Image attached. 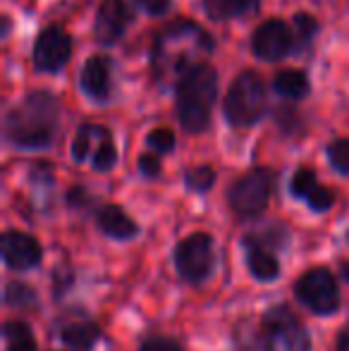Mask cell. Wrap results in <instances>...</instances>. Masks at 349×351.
I'll return each mask as SVG.
<instances>
[{
    "label": "cell",
    "instance_id": "1",
    "mask_svg": "<svg viewBox=\"0 0 349 351\" xmlns=\"http://www.w3.org/2000/svg\"><path fill=\"white\" fill-rule=\"evenodd\" d=\"M215 53V38L204 24L180 17L151 38L149 72L158 88H173L177 79Z\"/></svg>",
    "mask_w": 349,
    "mask_h": 351
},
{
    "label": "cell",
    "instance_id": "2",
    "mask_svg": "<svg viewBox=\"0 0 349 351\" xmlns=\"http://www.w3.org/2000/svg\"><path fill=\"white\" fill-rule=\"evenodd\" d=\"M60 132V98L38 88L19 98L3 117V136L17 151H46Z\"/></svg>",
    "mask_w": 349,
    "mask_h": 351
},
{
    "label": "cell",
    "instance_id": "3",
    "mask_svg": "<svg viewBox=\"0 0 349 351\" xmlns=\"http://www.w3.org/2000/svg\"><path fill=\"white\" fill-rule=\"evenodd\" d=\"M220 77L208 60L186 70L173 86L177 122L186 134H204L213 120V108L218 101Z\"/></svg>",
    "mask_w": 349,
    "mask_h": 351
},
{
    "label": "cell",
    "instance_id": "4",
    "mask_svg": "<svg viewBox=\"0 0 349 351\" xmlns=\"http://www.w3.org/2000/svg\"><path fill=\"white\" fill-rule=\"evenodd\" d=\"M268 112V88L258 72L244 70L232 79L223 98V117L232 130L256 127Z\"/></svg>",
    "mask_w": 349,
    "mask_h": 351
},
{
    "label": "cell",
    "instance_id": "5",
    "mask_svg": "<svg viewBox=\"0 0 349 351\" xmlns=\"http://www.w3.org/2000/svg\"><path fill=\"white\" fill-rule=\"evenodd\" d=\"M275 189V172L270 167H252L230 184L228 206L242 220L263 215Z\"/></svg>",
    "mask_w": 349,
    "mask_h": 351
},
{
    "label": "cell",
    "instance_id": "6",
    "mask_svg": "<svg viewBox=\"0 0 349 351\" xmlns=\"http://www.w3.org/2000/svg\"><path fill=\"white\" fill-rule=\"evenodd\" d=\"M72 51H75V43L70 32L58 22L46 24L36 34L32 46L34 70L38 74H60L72 60Z\"/></svg>",
    "mask_w": 349,
    "mask_h": 351
},
{
    "label": "cell",
    "instance_id": "7",
    "mask_svg": "<svg viewBox=\"0 0 349 351\" xmlns=\"http://www.w3.org/2000/svg\"><path fill=\"white\" fill-rule=\"evenodd\" d=\"M263 351H311L309 330L285 306L263 315Z\"/></svg>",
    "mask_w": 349,
    "mask_h": 351
},
{
    "label": "cell",
    "instance_id": "8",
    "mask_svg": "<svg viewBox=\"0 0 349 351\" xmlns=\"http://www.w3.org/2000/svg\"><path fill=\"white\" fill-rule=\"evenodd\" d=\"M294 27L292 22L282 17H270L258 24L252 32L249 38V48H252L254 58L263 62H280L287 56H294Z\"/></svg>",
    "mask_w": 349,
    "mask_h": 351
},
{
    "label": "cell",
    "instance_id": "9",
    "mask_svg": "<svg viewBox=\"0 0 349 351\" xmlns=\"http://www.w3.org/2000/svg\"><path fill=\"white\" fill-rule=\"evenodd\" d=\"M294 294L316 315H333L340 308V287L326 268L306 270L294 285Z\"/></svg>",
    "mask_w": 349,
    "mask_h": 351
},
{
    "label": "cell",
    "instance_id": "10",
    "mask_svg": "<svg viewBox=\"0 0 349 351\" xmlns=\"http://www.w3.org/2000/svg\"><path fill=\"white\" fill-rule=\"evenodd\" d=\"M175 268L180 278L189 285H199L213 270V239L206 232L184 237L175 249Z\"/></svg>",
    "mask_w": 349,
    "mask_h": 351
},
{
    "label": "cell",
    "instance_id": "11",
    "mask_svg": "<svg viewBox=\"0 0 349 351\" xmlns=\"http://www.w3.org/2000/svg\"><path fill=\"white\" fill-rule=\"evenodd\" d=\"M136 19L132 0H103L93 17V41L103 48H112L125 38Z\"/></svg>",
    "mask_w": 349,
    "mask_h": 351
},
{
    "label": "cell",
    "instance_id": "12",
    "mask_svg": "<svg viewBox=\"0 0 349 351\" xmlns=\"http://www.w3.org/2000/svg\"><path fill=\"white\" fill-rule=\"evenodd\" d=\"M80 91L91 103L106 106L112 98V60L108 56H88L80 70Z\"/></svg>",
    "mask_w": 349,
    "mask_h": 351
},
{
    "label": "cell",
    "instance_id": "13",
    "mask_svg": "<svg viewBox=\"0 0 349 351\" xmlns=\"http://www.w3.org/2000/svg\"><path fill=\"white\" fill-rule=\"evenodd\" d=\"M0 249H3L5 265L12 270H32L41 263V244L32 234L19 230H8L0 237Z\"/></svg>",
    "mask_w": 349,
    "mask_h": 351
},
{
    "label": "cell",
    "instance_id": "14",
    "mask_svg": "<svg viewBox=\"0 0 349 351\" xmlns=\"http://www.w3.org/2000/svg\"><path fill=\"white\" fill-rule=\"evenodd\" d=\"M96 227L106 237L117 239V241L134 239V237L139 234V225L127 215L125 208H120V206H115V204H106L96 210Z\"/></svg>",
    "mask_w": 349,
    "mask_h": 351
},
{
    "label": "cell",
    "instance_id": "15",
    "mask_svg": "<svg viewBox=\"0 0 349 351\" xmlns=\"http://www.w3.org/2000/svg\"><path fill=\"white\" fill-rule=\"evenodd\" d=\"M206 19L215 24L252 17L261 10V0H201Z\"/></svg>",
    "mask_w": 349,
    "mask_h": 351
},
{
    "label": "cell",
    "instance_id": "16",
    "mask_svg": "<svg viewBox=\"0 0 349 351\" xmlns=\"http://www.w3.org/2000/svg\"><path fill=\"white\" fill-rule=\"evenodd\" d=\"M273 91L278 93L282 101L299 103V101H304V98L311 96V79H309V74L304 70L287 67V70L275 74Z\"/></svg>",
    "mask_w": 349,
    "mask_h": 351
},
{
    "label": "cell",
    "instance_id": "17",
    "mask_svg": "<svg viewBox=\"0 0 349 351\" xmlns=\"http://www.w3.org/2000/svg\"><path fill=\"white\" fill-rule=\"evenodd\" d=\"M247 246V268L258 282H270L280 275V263L275 258V254L265 246L256 244H244Z\"/></svg>",
    "mask_w": 349,
    "mask_h": 351
},
{
    "label": "cell",
    "instance_id": "18",
    "mask_svg": "<svg viewBox=\"0 0 349 351\" xmlns=\"http://www.w3.org/2000/svg\"><path fill=\"white\" fill-rule=\"evenodd\" d=\"M60 337L67 347L77 351H88L98 342V325L91 323V320H75V323L65 325L60 330Z\"/></svg>",
    "mask_w": 349,
    "mask_h": 351
},
{
    "label": "cell",
    "instance_id": "19",
    "mask_svg": "<svg viewBox=\"0 0 349 351\" xmlns=\"http://www.w3.org/2000/svg\"><path fill=\"white\" fill-rule=\"evenodd\" d=\"M292 27H294V38H297L294 56H304L306 51H311L313 41L321 34V22L311 12H294Z\"/></svg>",
    "mask_w": 349,
    "mask_h": 351
},
{
    "label": "cell",
    "instance_id": "20",
    "mask_svg": "<svg viewBox=\"0 0 349 351\" xmlns=\"http://www.w3.org/2000/svg\"><path fill=\"white\" fill-rule=\"evenodd\" d=\"M244 244H256V246H265L270 251H278L289 244V232L282 222H268V225H261L258 230L249 232L244 237Z\"/></svg>",
    "mask_w": 349,
    "mask_h": 351
},
{
    "label": "cell",
    "instance_id": "21",
    "mask_svg": "<svg viewBox=\"0 0 349 351\" xmlns=\"http://www.w3.org/2000/svg\"><path fill=\"white\" fill-rule=\"evenodd\" d=\"M117 165V146L112 141V132L103 127L101 136L96 141V148L91 153V167L96 172H110Z\"/></svg>",
    "mask_w": 349,
    "mask_h": 351
},
{
    "label": "cell",
    "instance_id": "22",
    "mask_svg": "<svg viewBox=\"0 0 349 351\" xmlns=\"http://www.w3.org/2000/svg\"><path fill=\"white\" fill-rule=\"evenodd\" d=\"M103 125H93V122H82L77 127V134L72 139V160L84 162L86 158H91L93 153V141L101 136Z\"/></svg>",
    "mask_w": 349,
    "mask_h": 351
},
{
    "label": "cell",
    "instance_id": "23",
    "mask_svg": "<svg viewBox=\"0 0 349 351\" xmlns=\"http://www.w3.org/2000/svg\"><path fill=\"white\" fill-rule=\"evenodd\" d=\"M273 122L278 125V130L282 132L285 136H299L306 132V117H304L297 108L287 106V101L273 110Z\"/></svg>",
    "mask_w": 349,
    "mask_h": 351
},
{
    "label": "cell",
    "instance_id": "24",
    "mask_svg": "<svg viewBox=\"0 0 349 351\" xmlns=\"http://www.w3.org/2000/svg\"><path fill=\"white\" fill-rule=\"evenodd\" d=\"M3 337L8 342V351H36L34 332L24 320H8L3 328Z\"/></svg>",
    "mask_w": 349,
    "mask_h": 351
},
{
    "label": "cell",
    "instance_id": "25",
    "mask_svg": "<svg viewBox=\"0 0 349 351\" xmlns=\"http://www.w3.org/2000/svg\"><path fill=\"white\" fill-rule=\"evenodd\" d=\"M318 186V177H316V170L309 165H302L294 170V175L289 177V194L299 201H306L311 196V191Z\"/></svg>",
    "mask_w": 349,
    "mask_h": 351
},
{
    "label": "cell",
    "instance_id": "26",
    "mask_svg": "<svg viewBox=\"0 0 349 351\" xmlns=\"http://www.w3.org/2000/svg\"><path fill=\"white\" fill-rule=\"evenodd\" d=\"M215 180H218V172L210 165H196L184 172V186L189 191H194V194H206V191H210Z\"/></svg>",
    "mask_w": 349,
    "mask_h": 351
},
{
    "label": "cell",
    "instance_id": "27",
    "mask_svg": "<svg viewBox=\"0 0 349 351\" xmlns=\"http://www.w3.org/2000/svg\"><path fill=\"white\" fill-rule=\"evenodd\" d=\"M5 304L12 308H34L38 304V296L24 282H8L5 285Z\"/></svg>",
    "mask_w": 349,
    "mask_h": 351
},
{
    "label": "cell",
    "instance_id": "28",
    "mask_svg": "<svg viewBox=\"0 0 349 351\" xmlns=\"http://www.w3.org/2000/svg\"><path fill=\"white\" fill-rule=\"evenodd\" d=\"M326 156L337 175L349 177V136H337L326 146Z\"/></svg>",
    "mask_w": 349,
    "mask_h": 351
},
{
    "label": "cell",
    "instance_id": "29",
    "mask_svg": "<svg viewBox=\"0 0 349 351\" xmlns=\"http://www.w3.org/2000/svg\"><path fill=\"white\" fill-rule=\"evenodd\" d=\"M146 146H149L151 151L165 156V153H173L175 151L177 136H175L173 130H168V127H156V130H151L149 136H146Z\"/></svg>",
    "mask_w": 349,
    "mask_h": 351
},
{
    "label": "cell",
    "instance_id": "30",
    "mask_svg": "<svg viewBox=\"0 0 349 351\" xmlns=\"http://www.w3.org/2000/svg\"><path fill=\"white\" fill-rule=\"evenodd\" d=\"M136 170H139V175L146 177V180H158L160 172H163V165H160V153H156V151L141 153L139 160H136Z\"/></svg>",
    "mask_w": 349,
    "mask_h": 351
},
{
    "label": "cell",
    "instance_id": "31",
    "mask_svg": "<svg viewBox=\"0 0 349 351\" xmlns=\"http://www.w3.org/2000/svg\"><path fill=\"white\" fill-rule=\"evenodd\" d=\"M306 204H309V208H311V210L326 213V210H330L333 206H335V191L328 189V186H323V184H318L316 189L311 191V196L306 199Z\"/></svg>",
    "mask_w": 349,
    "mask_h": 351
},
{
    "label": "cell",
    "instance_id": "32",
    "mask_svg": "<svg viewBox=\"0 0 349 351\" xmlns=\"http://www.w3.org/2000/svg\"><path fill=\"white\" fill-rule=\"evenodd\" d=\"M65 201H67V206H70V208L84 210V208H88V206L93 204V196L88 194V189H86V186L77 184V186H72V189L67 191Z\"/></svg>",
    "mask_w": 349,
    "mask_h": 351
},
{
    "label": "cell",
    "instance_id": "33",
    "mask_svg": "<svg viewBox=\"0 0 349 351\" xmlns=\"http://www.w3.org/2000/svg\"><path fill=\"white\" fill-rule=\"evenodd\" d=\"M139 351H182L180 344L173 337H163V335H156V337L144 339V344L139 347Z\"/></svg>",
    "mask_w": 349,
    "mask_h": 351
},
{
    "label": "cell",
    "instance_id": "34",
    "mask_svg": "<svg viewBox=\"0 0 349 351\" xmlns=\"http://www.w3.org/2000/svg\"><path fill=\"white\" fill-rule=\"evenodd\" d=\"M173 8H175V0H149L144 5V12L149 17H165V14L173 12Z\"/></svg>",
    "mask_w": 349,
    "mask_h": 351
},
{
    "label": "cell",
    "instance_id": "35",
    "mask_svg": "<svg viewBox=\"0 0 349 351\" xmlns=\"http://www.w3.org/2000/svg\"><path fill=\"white\" fill-rule=\"evenodd\" d=\"M72 285V278L70 275H62V273H56V287H53V291H56V299H60L62 294L67 291V287Z\"/></svg>",
    "mask_w": 349,
    "mask_h": 351
},
{
    "label": "cell",
    "instance_id": "36",
    "mask_svg": "<svg viewBox=\"0 0 349 351\" xmlns=\"http://www.w3.org/2000/svg\"><path fill=\"white\" fill-rule=\"evenodd\" d=\"M0 38H3V41H8L10 38V34H12V17H10V14H3V19H0Z\"/></svg>",
    "mask_w": 349,
    "mask_h": 351
},
{
    "label": "cell",
    "instance_id": "37",
    "mask_svg": "<svg viewBox=\"0 0 349 351\" xmlns=\"http://www.w3.org/2000/svg\"><path fill=\"white\" fill-rule=\"evenodd\" d=\"M337 351H349V325L340 332V337H337Z\"/></svg>",
    "mask_w": 349,
    "mask_h": 351
},
{
    "label": "cell",
    "instance_id": "38",
    "mask_svg": "<svg viewBox=\"0 0 349 351\" xmlns=\"http://www.w3.org/2000/svg\"><path fill=\"white\" fill-rule=\"evenodd\" d=\"M342 278L349 282V263H342Z\"/></svg>",
    "mask_w": 349,
    "mask_h": 351
},
{
    "label": "cell",
    "instance_id": "39",
    "mask_svg": "<svg viewBox=\"0 0 349 351\" xmlns=\"http://www.w3.org/2000/svg\"><path fill=\"white\" fill-rule=\"evenodd\" d=\"M134 3V8H139V10H144V5L149 3V0H132Z\"/></svg>",
    "mask_w": 349,
    "mask_h": 351
},
{
    "label": "cell",
    "instance_id": "40",
    "mask_svg": "<svg viewBox=\"0 0 349 351\" xmlns=\"http://www.w3.org/2000/svg\"><path fill=\"white\" fill-rule=\"evenodd\" d=\"M347 241H349V232H347Z\"/></svg>",
    "mask_w": 349,
    "mask_h": 351
}]
</instances>
